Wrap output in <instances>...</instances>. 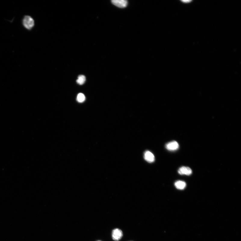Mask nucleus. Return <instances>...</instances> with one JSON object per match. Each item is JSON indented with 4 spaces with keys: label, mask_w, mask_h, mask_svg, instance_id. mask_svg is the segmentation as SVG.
<instances>
[{
    "label": "nucleus",
    "mask_w": 241,
    "mask_h": 241,
    "mask_svg": "<svg viewBox=\"0 0 241 241\" xmlns=\"http://www.w3.org/2000/svg\"></svg>",
    "instance_id": "nucleus-11"
},
{
    "label": "nucleus",
    "mask_w": 241,
    "mask_h": 241,
    "mask_svg": "<svg viewBox=\"0 0 241 241\" xmlns=\"http://www.w3.org/2000/svg\"><path fill=\"white\" fill-rule=\"evenodd\" d=\"M85 97L84 94L79 93L77 95V100L79 103H82L84 102Z\"/></svg>",
    "instance_id": "nucleus-9"
},
{
    "label": "nucleus",
    "mask_w": 241,
    "mask_h": 241,
    "mask_svg": "<svg viewBox=\"0 0 241 241\" xmlns=\"http://www.w3.org/2000/svg\"><path fill=\"white\" fill-rule=\"evenodd\" d=\"M23 25L27 29H31L35 25L34 21L32 18L29 16H26L23 18Z\"/></svg>",
    "instance_id": "nucleus-1"
},
{
    "label": "nucleus",
    "mask_w": 241,
    "mask_h": 241,
    "mask_svg": "<svg viewBox=\"0 0 241 241\" xmlns=\"http://www.w3.org/2000/svg\"><path fill=\"white\" fill-rule=\"evenodd\" d=\"M179 146L178 143L175 141H172L168 143L166 145V148L169 151L177 150L179 148Z\"/></svg>",
    "instance_id": "nucleus-4"
},
{
    "label": "nucleus",
    "mask_w": 241,
    "mask_h": 241,
    "mask_svg": "<svg viewBox=\"0 0 241 241\" xmlns=\"http://www.w3.org/2000/svg\"><path fill=\"white\" fill-rule=\"evenodd\" d=\"M123 236V232L120 229L116 228L112 231V237L113 240L115 241L120 240Z\"/></svg>",
    "instance_id": "nucleus-2"
},
{
    "label": "nucleus",
    "mask_w": 241,
    "mask_h": 241,
    "mask_svg": "<svg viewBox=\"0 0 241 241\" xmlns=\"http://www.w3.org/2000/svg\"><path fill=\"white\" fill-rule=\"evenodd\" d=\"M144 158L146 161L149 163H152L155 160V157L154 155L151 152L149 151L145 152L144 154Z\"/></svg>",
    "instance_id": "nucleus-5"
},
{
    "label": "nucleus",
    "mask_w": 241,
    "mask_h": 241,
    "mask_svg": "<svg viewBox=\"0 0 241 241\" xmlns=\"http://www.w3.org/2000/svg\"><path fill=\"white\" fill-rule=\"evenodd\" d=\"M175 185L177 189L181 190L185 188L186 184L184 181H179L175 183Z\"/></svg>",
    "instance_id": "nucleus-7"
},
{
    "label": "nucleus",
    "mask_w": 241,
    "mask_h": 241,
    "mask_svg": "<svg viewBox=\"0 0 241 241\" xmlns=\"http://www.w3.org/2000/svg\"><path fill=\"white\" fill-rule=\"evenodd\" d=\"M86 81V77L84 75H80L79 76L76 82L78 84L82 85L84 84Z\"/></svg>",
    "instance_id": "nucleus-8"
},
{
    "label": "nucleus",
    "mask_w": 241,
    "mask_h": 241,
    "mask_svg": "<svg viewBox=\"0 0 241 241\" xmlns=\"http://www.w3.org/2000/svg\"><path fill=\"white\" fill-rule=\"evenodd\" d=\"M112 3L118 8H126L128 5V2L125 0H112Z\"/></svg>",
    "instance_id": "nucleus-3"
},
{
    "label": "nucleus",
    "mask_w": 241,
    "mask_h": 241,
    "mask_svg": "<svg viewBox=\"0 0 241 241\" xmlns=\"http://www.w3.org/2000/svg\"><path fill=\"white\" fill-rule=\"evenodd\" d=\"M191 2H192V1H181V2H182L183 3H185V4L189 3Z\"/></svg>",
    "instance_id": "nucleus-10"
},
{
    "label": "nucleus",
    "mask_w": 241,
    "mask_h": 241,
    "mask_svg": "<svg viewBox=\"0 0 241 241\" xmlns=\"http://www.w3.org/2000/svg\"><path fill=\"white\" fill-rule=\"evenodd\" d=\"M178 172L180 175H189L192 174V170L189 167L183 166L179 168V170H178Z\"/></svg>",
    "instance_id": "nucleus-6"
}]
</instances>
